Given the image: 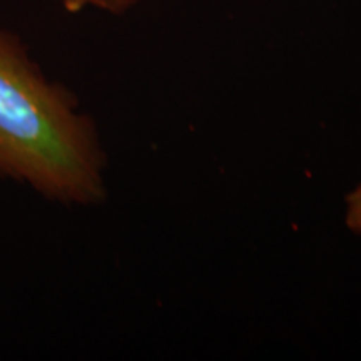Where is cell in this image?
Segmentation results:
<instances>
[{"instance_id": "cell-3", "label": "cell", "mask_w": 361, "mask_h": 361, "mask_svg": "<svg viewBox=\"0 0 361 361\" xmlns=\"http://www.w3.org/2000/svg\"><path fill=\"white\" fill-rule=\"evenodd\" d=\"M345 224L351 233L361 236V183L345 197Z\"/></svg>"}, {"instance_id": "cell-2", "label": "cell", "mask_w": 361, "mask_h": 361, "mask_svg": "<svg viewBox=\"0 0 361 361\" xmlns=\"http://www.w3.org/2000/svg\"><path fill=\"white\" fill-rule=\"evenodd\" d=\"M61 2L66 11L72 13L87 11V8H96V11L109 13H123L141 4L142 0H61Z\"/></svg>"}, {"instance_id": "cell-1", "label": "cell", "mask_w": 361, "mask_h": 361, "mask_svg": "<svg viewBox=\"0 0 361 361\" xmlns=\"http://www.w3.org/2000/svg\"><path fill=\"white\" fill-rule=\"evenodd\" d=\"M106 171L94 117L0 27V178L47 201L90 207L106 201Z\"/></svg>"}]
</instances>
